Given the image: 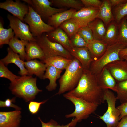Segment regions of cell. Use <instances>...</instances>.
Instances as JSON below:
<instances>
[{"mask_svg": "<svg viewBox=\"0 0 127 127\" xmlns=\"http://www.w3.org/2000/svg\"><path fill=\"white\" fill-rule=\"evenodd\" d=\"M28 42L23 40H19L14 36L11 40L8 45L14 52L19 54L21 59L24 61L26 56L25 47Z\"/></svg>", "mask_w": 127, "mask_h": 127, "instance_id": "obj_27", "label": "cell"}, {"mask_svg": "<svg viewBox=\"0 0 127 127\" xmlns=\"http://www.w3.org/2000/svg\"><path fill=\"white\" fill-rule=\"evenodd\" d=\"M76 11L75 9L71 8L57 13L48 19L47 24L55 29L57 28L64 22L71 18Z\"/></svg>", "mask_w": 127, "mask_h": 127, "instance_id": "obj_22", "label": "cell"}, {"mask_svg": "<svg viewBox=\"0 0 127 127\" xmlns=\"http://www.w3.org/2000/svg\"><path fill=\"white\" fill-rule=\"evenodd\" d=\"M126 18V19H127V17Z\"/></svg>", "mask_w": 127, "mask_h": 127, "instance_id": "obj_47", "label": "cell"}, {"mask_svg": "<svg viewBox=\"0 0 127 127\" xmlns=\"http://www.w3.org/2000/svg\"><path fill=\"white\" fill-rule=\"evenodd\" d=\"M85 7H92L99 8L100 7L102 1L99 0H81Z\"/></svg>", "mask_w": 127, "mask_h": 127, "instance_id": "obj_41", "label": "cell"}, {"mask_svg": "<svg viewBox=\"0 0 127 127\" xmlns=\"http://www.w3.org/2000/svg\"><path fill=\"white\" fill-rule=\"evenodd\" d=\"M116 92L117 99L121 104L127 102V79L117 82Z\"/></svg>", "mask_w": 127, "mask_h": 127, "instance_id": "obj_32", "label": "cell"}, {"mask_svg": "<svg viewBox=\"0 0 127 127\" xmlns=\"http://www.w3.org/2000/svg\"><path fill=\"white\" fill-rule=\"evenodd\" d=\"M15 35L13 30L11 28L6 29L4 28L2 22H0V45L8 44Z\"/></svg>", "mask_w": 127, "mask_h": 127, "instance_id": "obj_33", "label": "cell"}, {"mask_svg": "<svg viewBox=\"0 0 127 127\" xmlns=\"http://www.w3.org/2000/svg\"><path fill=\"white\" fill-rule=\"evenodd\" d=\"M117 42L127 47V20L123 18L119 24Z\"/></svg>", "mask_w": 127, "mask_h": 127, "instance_id": "obj_31", "label": "cell"}, {"mask_svg": "<svg viewBox=\"0 0 127 127\" xmlns=\"http://www.w3.org/2000/svg\"><path fill=\"white\" fill-rule=\"evenodd\" d=\"M105 90L99 84L95 75L89 69H84L77 86L64 94L80 98L99 105L105 102L104 95Z\"/></svg>", "mask_w": 127, "mask_h": 127, "instance_id": "obj_1", "label": "cell"}, {"mask_svg": "<svg viewBox=\"0 0 127 127\" xmlns=\"http://www.w3.org/2000/svg\"><path fill=\"white\" fill-rule=\"evenodd\" d=\"M119 55L120 58L123 56L127 55V47L121 50L119 52Z\"/></svg>", "mask_w": 127, "mask_h": 127, "instance_id": "obj_45", "label": "cell"}, {"mask_svg": "<svg viewBox=\"0 0 127 127\" xmlns=\"http://www.w3.org/2000/svg\"><path fill=\"white\" fill-rule=\"evenodd\" d=\"M126 48L125 46L118 42L108 46L103 55L91 63L89 70L92 74L96 75L109 64L121 59L119 55V52Z\"/></svg>", "mask_w": 127, "mask_h": 127, "instance_id": "obj_4", "label": "cell"}, {"mask_svg": "<svg viewBox=\"0 0 127 127\" xmlns=\"http://www.w3.org/2000/svg\"><path fill=\"white\" fill-rule=\"evenodd\" d=\"M50 1L52 4L55 5L71 8L76 10H80L84 6L81 0H52Z\"/></svg>", "mask_w": 127, "mask_h": 127, "instance_id": "obj_30", "label": "cell"}, {"mask_svg": "<svg viewBox=\"0 0 127 127\" xmlns=\"http://www.w3.org/2000/svg\"><path fill=\"white\" fill-rule=\"evenodd\" d=\"M99 8L92 7H84L76 11L71 18L74 19L80 27L87 26L96 18Z\"/></svg>", "mask_w": 127, "mask_h": 127, "instance_id": "obj_11", "label": "cell"}, {"mask_svg": "<svg viewBox=\"0 0 127 127\" xmlns=\"http://www.w3.org/2000/svg\"><path fill=\"white\" fill-rule=\"evenodd\" d=\"M114 20L119 24L127 15V2L116 6L114 12Z\"/></svg>", "mask_w": 127, "mask_h": 127, "instance_id": "obj_34", "label": "cell"}, {"mask_svg": "<svg viewBox=\"0 0 127 127\" xmlns=\"http://www.w3.org/2000/svg\"><path fill=\"white\" fill-rule=\"evenodd\" d=\"M46 35L51 41L60 44L69 52L73 47L68 36L60 28H55Z\"/></svg>", "mask_w": 127, "mask_h": 127, "instance_id": "obj_16", "label": "cell"}, {"mask_svg": "<svg viewBox=\"0 0 127 127\" xmlns=\"http://www.w3.org/2000/svg\"><path fill=\"white\" fill-rule=\"evenodd\" d=\"M24 63L28 75L32 76L34 74L43 79L47 66L45 64L36 59L24 61Z\"/></svg>", "mask_w": 127, "mask_h": 127, "instance_id": "obj_19", "label": "cell"}, {"mask_svg": "<svg viewBox=\"0 0 127 127\" xmlns=\"http://www.w3.org/2000/svg\"><path fill=\"white\" fill-rule=\"evenodd\" d=\"M72 59L62 56H57L45 59L43 62L46 65H52L63 70L66 69L71 62Z\"/></svg>", "mask_w": 127, "mask_h": 127, "instance_id": "obj_28", "label": "cell"}, {"mask_svg": "<svg viewBox=\"0 0 127 127\" xmlns=\"http://www.w3.org/2000/svg\"><path fill=\"white\" fill-rule=\"evenodd\" d=\"M28 3L42 19H48L52 15L67 10L66 8H56L51 6L50 1L48 0H23Z\"/></svg>", "mask_w": 127, "mask_h": 127, "instance_id": "obj_9", "label": "cell"}, {"mask_svg": "<svg viewBox=\"0 0 127 127\" xmlns=\"http://www.w3.org/2000/svg\"><path fill=\"white\" fill-rule=\"evenodd\" d=\"M106 67L117 82L127 79V61L123 59L116 60L107 65Z\"/></svg>", "mask_w": 127, "mask_h": 127, "instance_id": "obj_13", "label": "cell"}, {"mask_svg": "<svg viewBox=\"0 0 127 127\" xmlns=\"http://www.w3.org/2000/svg\"><path fill=\"white\" fill-rule=\"evenodd\" d=\"M37 80L36 77L32 76H21L15 82L11 83L9 88L16 97L23 99L26 102L33 101L36 95L42 91L37 87Z\"/></svg>", "mask_w": 127, "mask_h": 127, "instance_id": "obj_2", "label": "cell"}, {"mask_svg": "<svg viewBox=\"0 0 127 127\" xmlns=\"http://www.w3.org/2000/svg\"><path fill=\"white\" fill-rule=\"evenodd\" d=\"M8 54L1 61L5 66L13 63L17 66L20 69L19 74L21 76L28 75V71L25 68L24 61L22 60L18 54L14 52L9 47L7 48Z\"/></svg>", "mask_w": 127, "mask_h": 127, "instance_id": "obj_17", "label": "cell"}, {"mask_svg": "<svg viewBox=\"0 0 127 127\" xmlns=\"http://www.w3.org/2000/svg\"><path fill=\"white\" fill-rule=\"evenodd\" d=\"M73 47H87L88 44L78 33H77L70 39Z\"/></svg>", "mask_w": 127, "mask_h": 127, "instance_id": "obj_38", "label": "cell"}, {"mask_svg": "<svg viewBox=\"0 0 127 127\" xmlns=\"http://www.w3.org/2000/svg\"><path fill=\"white\" fill-rule=\"evenodd\" d=\"M77 33L81 36L88 44L94 39L92 32L87 26L80 27Z\"/></svg>", "mask_w": 127, "mask_h": 127, "instance_id": "obj_36", "label": "cell"}, {"mask_svg": "<svg viewBox=\"0 0 127 127\" xmlns=\"http://www.w3.org/2000/svg\"><path fill=\"white\" fill-rule=\"evenodd\" d=\"M36 42L42 50L45 59L60 56L73 59L74 58L69 51L60 44L51 41L46 35L35 37Z\"/></svg>", "mask_w": 127, "mask_h": 127, "instance_id": "obj_7", "label": "cell"}, {"mask_svg": "<svg viewBox=\"0 0 127 127\" xmlns=\"http://www.w3.org/2000/svg\"><path fill=\"white\" fill-rule=\"evenodd\" d=\"M120 58L121 59L127 61V55L122 56Z\"/></svg>", "mask_w": 127, "mask_h": 127, "instance_id": "obj_46", "label": "cell"}, {"mask_svg": "<svg viewBox=\"0 0 127 127\" xmlns=\"http://www.w3.org/2000/svg\"><path fill=\"white\" fill-rule=\"evenodd\" d=\"M83 70L79 61L74 58L59 79V88L55 95H60L75 88L82 76Z\"/></svg>", "mask_w": 127, "mask_h": 127, "instance_id": "obj_3", "label": "cell"}, {"mask_svg": "<svg viewBox=\"0 0 127 127\" xmlns=\"http://www.w3.org/2000/svg\"><path fill=\"white\" fill-rule=\"evenodd\" d=\"M108 45L102 40L94 39L88 44V48L94 60H96L104 53Z\"/></svg>", "mask_w": 127, "mask_h": 127, "instance_id": "obj_23", "label": "cell"}, {"mask_svg": "<svg viewBox=\"0 0 127 127\" xmlns=\"http://www.w3.org/2000/svg\"><path fill=\"white\" fill-rule=\"evenodd\" d=\"M0 77L7 78L11 83L15 82L20 76H17L9 71L6 66L0 61Z\"/></svg>", "mask_w": 127, "mask_h": 127, "instance_id": "obj_35", "label": "cell"}, {"mask_svg": "<svg viewBox=\"0 0 127 127\" xmlns=\"http://www.w3.org/2000/svg\"><path fill=\"white\" fill-rule=\"evenodd\" d=\"M117 108L120 113V120L123 117L127 115V102L121 104Z\"/></svg>", "mask_w": 127, "mask_h": 127, "instance_id": "obj_42", "label": "cell"}, {"mask_svg": "<svg viewBox=\"0 0 127 127\" xmlns=\"http://www.w3.org/2000/svg\"><path fill=\"white\" fill-rule=\"evenodd\" d=\"M109 0L112 7L116 6L127 2V0Z\"/></svg>", "mask_w": 127, "mask_h": 127, "instance_id": "obj_43", "label": "cell"}, {"mask_svg": "<svg viewBox=\"0 0 127 127\" xmlns=\"http://www.w3.org/2000/svg\"><path fill=\"white\" fill-rule=\"evenodd\" d=\"M20 110L0 112V127H20L21 119Z\"/></svg>", "mask_w": 127, "mask_h": 127, "instance_id": "obj_14", "label": "cell"}, {"mask_svg": "<svg viewBox=\"0 0 127 127\" xmlns=\"http://www.w3.org/2000/svg\"><path fill=\"white\" fill-rule=\"evenodd\" d=\"M29 10L24 21L28 24L30 30L33 36L38 37L45 32L48 33L55 28L45 23L41 17L28 5Z\"/></svg>", "mask_w": 127, "mask_h": 127, "instance_id": "obj_8", "label": "cell"}, {"mask_svg": "<svg viewBox=\"0 0 127 127\" xmlns=\"http://www.w3.org/2000/svg\"><path fill=\"white\" fill-rule=\"evenodd\" d=\"M62 71V70L57 69L52 66H47L43 79H48L49 80V83L46 87L47 90L51 91L56 89L57 86L56 81L60 77Z\"/></svg>", "mask_w": 127, "mask_h": 127, "instance_id": "obj_20", "label": "cell"}, {"mask_svg": "<svg viewBox=\"0 0 127 127\" xmlns=\"http://www.w3.org/2000/svg\"><path fill=\"white\" fill-rule=\"evenodd\" d=\"M48 100L40 102L31 101L29 102L28 108L30 112L32 114H37L38 112L41 105L45 103Z\"/></svg>", "mask_w": 127, "mask_h": 127, "instance_id": "obj_39", "label": "cell"}, {"mask_svg": "<svg viewBox=\"0 0 127 127\" xmlns=\"http://www.w3.org/2000/svg\"><path fill=\"white\" fill-rule=\"evenodd\" d=\"M0 8L8 11L23 22L24 18L28 12V5L22 3L20 1L7 0L0 3Z\"/></svg>", "mask_w": 127, "mask_h": 127, "instance_id": "obj_12", "label": "cell"}, {"mask_svg": "<svg viewBox=\"0 0 127 127\" xmlns=\"http://www.w3.org/2000/svg\"><path fill=\"white\" fill-rule=\"evenodd\" d=\"M112 6L109 0L102 1L96 18L101 20L105 25L114 20L112 11Z\"/></svg>", "mask_w": 127, "mask_h": 127, "instance_id": "obj_25", "label": "cell"}, {"mask_svg": "<svg viewBox=\"0 0 127 127\" xmlns=\"http://www.w3.org/2000/svg\"><path fill=\"white\" fill-rule=\"evenodd\" d=\"M25 50L26 61L38 59L43 62L45 59L42 50L36 41L28 42Z\"/></svg>", "mask_w": 127, "mask_h": 127, "instance_id": "obj_21", "label": "cell"}, {"mask_svg": "<svg viewBox=\"0 0 127 127\" xmlns=\"http://www.w3.org/2000/svg\"><path fill=\"white\" fill-rule=\"evenodd\" d=\"M104 97L107 104V109L103 115L98 116L99 118L105 123L107 127H118L120 120V113L115 107L116 96L111 90L107 89L104 91Z\"/></svg>", "mask_w": 127, "mask_h": 127, "instance_id": "obj_6", "label": "cell"}, {"mask_svg": "<svg viewBox=\"0 0 127 127\" xmlns=\"http://www.w3.org/2000/svg\"><path fill=\"white\" fill-rule=\"evenodd\" d=\"M98 82L104 90L116 91L117 82L106 67L95 76Z\"/></svg>", "mask_w": 127, "mask_h": 127, "instance_id": "obj_18", "label": "cell"}, {"mask_svg": "<svg viewBox=\"0 0 127 127\" xmlns=\"http://www.w3.org/2000/svg\"><path fill=\"white\" fill-rule=\"evenodd\" d=\"M64 97L69 100L74 105L75 109L73 112L65 115L66 118L75 117L74 119L76 123L88 118L94 112L98 105L87 101L82 99L63 95Z\"/></svg>", "mask_w": 127, "mask_h": 127, "instance_id": "obj_5", "label": "cell"}, {"mask_svg": "<svg viewBox=\"0 0 127 127\" xmlns=\"http://www.w3.org/2000/svg\"><path fill=\"white\" fill-rule=\"evenodd\" d=\"M118 127H127V115L123 117L121 119Z\"/></svg>", "mask_w": 127, "mask_h": 127, "instance_id": "obj_44", "label": "cell"}, {"mask_svg": "<svg viewBox=\"0 0 127 127\" xmlns=\"http://www.w3.org/2000/svg\"><path fill=\"white\" fill-rule=\"evenodd\" d=\"M104 37L102 40L108 46L117 42L119 31V24L115 20L107 25Z\"/></svg>", "mask_w": 127, "mask_h": 127, "instance_id": "obj_24", "label": "cell"}, {"mask_svg": "<svg viewBox=\"0 0 127 127\" xmlns=\"http://www.w3.org/2000/svg\"><path fill=\"white\" fill-rule=\"evenodd\" d=\"M60 26L70 39L77 33L80 27L76 21L72 18L65 21Z\"/></svg>", "mask_w": 127, "mask_h": 127, "instance_id": "obj_29", "label": "cell"}, {"mask_svg": "<svg viewBox=\"0 0 127 127\" xmlns=\"http://www.w3.org/2000/svg\"><path fill=\"white\" fill-rule=\"evenodd\" d=\"M87 26L91 30L94 39L102 40L106 33V28L101 20L96 18Z\"/></svg>", "mask_w": 127, "mask_h": 127, "instance_id": "obj_26", "label": "cell"}, {"mask_svg": "<svg viewBox=\"0 0 127 127\" xmlns=\"http://www.w3.org/2000/svg\"><path fill=\"white\" fill-rule=\"evenodd\" d=\"M7 17L9 21V26L14 32L16 37L29 42L36 41L28 25L13 16L8 14Z\"/></svg>", "mask_w": 127, "mask_h": 127, "instance_id": "obj_10", "label": "cell"}, {"mask_svg": "<svg viewBox=\"0 0 127 127\" xmlns=\"http://www.w3.org/2000/svg\"><path fill=\"white\" fill-rule=\"evenodd\" d=\"M15 97H14L11 99H7L4 101H0V107H11L16 110H20L21 109L20 107L13 103L15 101Z\"/></svg>", "mask_w": 127, "mask_h": 127, "instance_id": "obj_40", "label": "cell"}, {"mask_svg": "<svg viewBox=\"0 0 127 127\" xmlns=\"http://www.w3.org/2000/svg\"><path fill=\"white\" fill-rule=\"evenodd\" d=\"M38 119L41 123V127H74L76 125L73 119L67 124L60 125L57 121L52 119L48 122L45 123L43 122L40 117H39Z\"/></svg>", "mask_w": 127, "mask_h": 127, "instance_id": "obj_37", "label": "cell"}, {"mask_svg": "<svg viewBox=\"0 0 127 127\" xmlns=\"http://www.w3.org/2000/svg\"><path fill=\"white\" fill-rule=\"evenodd\" d=\"M69 52L74 58L79 61L83 69H89L94 60L87 47H73Z\"/></svg>", "mask_w": 127, "mask_h": 127, "instance_id": "obj_15", "label": "cell"}]
</instances>
